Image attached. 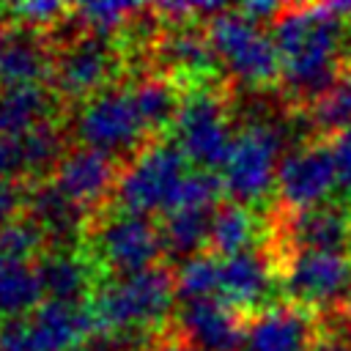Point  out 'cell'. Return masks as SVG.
<instances>
[{
  "label": "cell",
  "instance_id": "cell-1",
  "mask_svg": "<svg viewBox=\"0 0 351 351\" xmlns=\"http://www.w3.org/2000/svg\"><path fill=\"white\" fill-rule=\"evenodd\" d=\"M346 3L285 5L271 27L282 60V85L299 104H313L343 71Z\"/></svg>",
  "mask_w": 351,
  "mask_h": 351
},
{
  "label": "cell",
  "instance_id": "cell-2",
  "mask_svg": "<svg viewBox=\"0 0 351 351\" xmlns=\"http://www.w3.org/2000/svg\"><path fill=\"white\" fill-rule=\"evenodd\" d=\"M176 299V277L165 266H154L129 277L104 280L88 307L96 335L107 332H154Z\"/></svg>",
  "mask_w": 351,
  "mask_h": 351
},
{
  "label": "cell",
  "instance_id": "cell-3",
  "mask_svg": "<svg viewBox=\"0 0 351 351\" xmlns=\"http://www.w3.org/2000/svg\"><path fill=\"white\" fill-rule=\"evenodd\" d=\"M189 159L170 137H156L145 148H140L123 167L112 192V203L118 211L148 217L154 211H167L173 195L181 184Z\"/></svg>",
  "mask_w": 351,
  "mask_h": 351
},
{
  "label": "cell",
  "instance_id": "cell-4",
  "mask_svg": "<svg viewBox=\"0 0 351 351\" xmlns=\"http://www.w3.org/2000/svg\"><path fill=\"white\" fill-rule=\"evenodd\" d=\"M71 129L80 145L104 151L121 159L123 165L140 148L156 140L137 110L132 88H118V85H110L101 93L82 101L77 107Z\"/></svg>",
  "mask_w": 351,
  "mask_h": 351
},
{
  "label": "cell",
  "instance_id": "cell-5",
  "mask_svg": "<svg viewBox=\"0 0 351 351\" xmlns=\"http://www.w3.org/2000/svg\"><path fill=\"white\" fill-rule=\"evenodd\" d=\"M285 145V126L269 118L250 121L236 132L230 154L222 165V186L233 203L255 206L274 192L280 151Z\"/></svg>",
  "mask_w": 351,
  "mask_h": 351
},
{
  "label": "cell",
  "instance_id": "cell-6",
  "mask_svg": "<svg viewBox=\"0 0 351 351\" xmlns=\"http://www.w3.org/2000/svg\"><path fill=\"white\" fill-rule=\"evenodd\" d=\"M88 230H90V244L85 250L99 263L104 280L129 277V274L154 269L165 255L159 225H154L148 217H140V214H129L118 208L107 214L104 208L90 222Z\"/></svg>",
  "mask_w": 351,
  "mask_h": 351
},
{
  "label": "cell",
  "instance_id": "cell-7",
  "mask_svg": "<svg viewBox=\"0 0 351 351\" xmlns=\"http://www.w3.org/2000/svg\"><path fill=\"white\" fill-rule=\"evenodd\" d=\"M208 41L225 69L244 85L263 88L282 77V60L271 33L241 16L233 5L206 22Z\"/></svg>",
  "mask_w": 351,
  "mask_h": 351
},
{
  "label": "cell",
  "instance_id": "cell-8",
  "mask_svg": "<svg viewBox=\"0 0 351 351\" xmlns=\"http://www.w3.org/2000/svg\"><path fill=\"white\" fill-rule=\"evenodd\" d=\"M173 140L197 170H222L236 140L228 99L214 85L186 90L173 123Z\"/></svg>",
  "mask_w": 351,
  "mask_h": 351
},
{
  "label": "cell",
  "instance_id": "cell-9",
  "mask_svg": "<svg viewBox=\"0 0 351 351\" xmlns=\"http://www.w3.org/2000/svg\"><path fill=\"white\" fill-rule=\"evenodd\" d=\"M121 63L123 60L112 38L77 30L66 38V44L55 47L49 88L60 104H82L110 88L112 77L121 71Z\"/></svg>",
  "mask_w": 351,
  "mask_h": 351
},
{
  "label": "cell",
  "instance_id": "cell-10",
  "mask_svg": "<svg viewBox=\"0 0 351 351\" xmlns=\"http://www.w3.org/2000/svg\"><path fill=\"white\" fill-rule=\"evenodd\" d=\"M280 285L288 302L307 310H324L343 304L351 293V255L348 252H318L296 250L280 261Z\"/></svg>",
  "mask_w": 351,
  "mask_h": 351
},
{
  "label": "cell",
  "instance_id": "cell-11",
  "mask_svg": "<svg viewBox=\"0 0 351 351\" xmlns=\"http://www.w3.org/2000/svg\"><path fill=\"white\" fill-rule=\"evenodd\" d=\"M337 186L340 178L329 143H304L282 156L274 195L282 214H299L326 206L329 195Z\"/></svg>",
  "mask_w": 351,
  "mask_h": 351
},
{
  "label": "cell",
  "instance_id": "cell-12",
  "mask_svg": "<svg viewBox=\"0 0 351 351\" xmlns=\"http://www.w3.org/2000/svg\"><path fill=\"white\" fill-rule=\"evenodd\" d=\"M121 167L123 162L104 151L74 145L63 154L49 181L93 222L107 208V197L115 192Z\"/></svg>",
  "mask_w": 351,
  "mask_h": 351
},
{
  "label": "cell",
  "instance_id": "cell-13",
  "mask_svg": "<svg viewBox=\"0 0 351 351\" xmlns=\"http://www.w3.org/2000/svg\"><path fill=\"white\" fill-rule=\"evenodd\" d=\"M151 52L162 66L159 74L176 80L178 85H189V90L206 88V82L219 77V58L208 41V33L192 22L167 25L151 38Z\"/></svg>",
  "mask_w": 351,
  "mask_h": 351
},
{
  "label": "cell",
  "instance_id": "cell-14",
  "mask_svg": "<svg viewBox=\"0 0 351 351\" xmlns=\"http://www.w3.org/2000/svg\"><path fill=\"white\" fill-rule=\"evenodd\" d=\"M27 351H80L85 340L96 335V324L88 302H55L44 299L30 313L19 315Z\"/></svg>",
  "mask_w": 351,
  "mask_h": 351
},
{
  "label": "cell",
  "instance_id": "cell-15",
  "mask_svg": "<svg viewBox=\"0 0 351 351\" xmlns=\"http://www.w3.org/2000/svg\"><path fill=\"white\" fill-rule=\"evenodd\" d=\"M321 340L313 310L277 302L250 315L241 351H313Z\"/></svg>",
  "mask_w": 351,
  "mask_h": 351
},
{
  "label": "cell",
  "instance_id": "cell-16",
  "mask_svg": "<svg viewBox=\"0 0 351 351\" xmlns=\"http://www.w3.org/2000/svg\"><path fill=\"white\" fill-rule=\"evenodd\" d=\"M247 318L222 299L181 302L176 313V335L197 351H241Z\"/></svg>",
  "mask_w": 351,
  "mask_h": 351
},
{
  "label": "cell",
  "instance_id": "cell-17",
  "mask_svg": "<svg viewBox=\"0 0 351 351\" xmlns=\"http://www.w3.org/2000/svg\"><path fill=\"white\" fill-rule=\"evenodd\" d=\"M277 282H280V263L274 252L250 250L233 258H222L217 299H222L239 313L255 315L263 307H269V299L274 296Z\"/></svg>",
  "mask_w": 351,
  "mask_h": 351
},
{
  "label": "cell",
  "instance_id": "cell-18",
  "mask_svg": "<svg viewBox=\"0 0 351 351\" xmlns=\"http://www.w3.org/2000/svg\"><path fill=\"white\" fill-rule=\"evenodd\" d=\"M55 47L44 30L3 19L0 22V90L41 85L52 77Z\"/></svg>",
  "mask_w": 351,
  "mask_h": 351
},
{
  "label": "cell",
  "instance_id": "cell-19",
  "mask_svg": "<svg viewBox=\"0 0 351 351\" xmlns=\"http://www.w3.org/2000/svg\"><path fill=\"white\" fill-rule=\"evenodd\" d=\"M44 299L85 304L104 282L99 263L82 247H49L36 263Z\"/></svg>",
  "mask_w": 351,
  "mask_h": 351
},
{
  "label": "cell",
  "instance_id": "cell-20",
  "mask_svg": "<svg viewBox=\"0 0 351 351\" xmlns=\"http://www.w3.org/2000/svg\"><path fill=\"white\" fill-rule=\"evenodd\" d=\"M277 247H285V250H271L277 261L296 250L346 252V247H351V211L326 203L310 211L282 214Z\"/></svg>",
  "mask_w": 351,
  "mask_h": 351
},
{
  "label": "cell",
  "instance_id": "cell-21",
  "mask_svg": "<svg viewBox=\"0 0 351 351\" xmlns=\"http://www.w3.org/2000/svg\"><path fill=\"white\" fill-rule=\"evenodd\" d=\"M58 96L47 85H19L0 90V137H22L30 129L55 121Z\"/></svg>",
  "mask_w": 351,
  "mask_h": 351
},
{
  "label": "cell",
  "instance_id": "cell-22",
  "mask_svg": "<svg viewBox=\"0 0 351 351\" xmlns=\"http://www.w3.org/2000/svg\"><path fill=\"white\" fill-rule=\"evenodd\" d=\"M258 236H261L258 214L250 206L228 200L214 211L211 233H208V252H214L217 258H233V255L255 250Z\"/></svg>",
  "mask_w": 351,
  "mask_h": 351
},
{
  "label": "cell",
  "instance_id": "cell-23",
  "mask_svg": "<svg viewBox=\"0 0 351 351\" xmlns=\"http://www.w3.org/2000/svg\"><path fill=\"white\" fill-rule=\"evenodd\" d=\"M132 93H134L137 110L154 137L173 129L181 101H184L181 85L176 80H170L165 74H145L132 85Z\"/></svg>",
  "mask_w": 351,
  "mask_h": 351
},
{
  "label": "cell",
  "instance_id": "cell-24",
  "mask_svg": "<svg viewBox=\"0 0 351 351\" xmlns=\"http://www.w3.org/2000/svg\"><path fill=\"white\" fill-rule=\"evenodd\" d=\"M217 208H173V211H167L159 225L162 241H165V255H173L181 261L200 255V250L208 247L211 219H214Z\"/></svg>",
  "mask_w": 351,
  "mask_h": 351
},
{
  "label": "cell",
  "instance_id": "cell-25",
  "mask_svg": "<svg viewBox=\"0 0 351 351\" xmlns=\"http://www.w3.org/2000/svg\"><path fill=\"white\" fill-rule=\"evenodd\" d=\"M41 282L33 263L11 261L0 255V321L30 313L41 304Z\"/></svg>",
  "mask_w": 351,
  "mask_h": 351
},
{
  "label": "cell",
  "instance_id": "cell-26",
  "mask_svg": "<svg viewBox=\"0 0 351 351\" xmlns=\"http://www.w3.org/2000/svg\"><path fill=\"white\" fill-rule=\"evenodd\" d=\"M307 121L321 134H340L351 129V66H343L340 77L313 101L307 104Z\"/></svg>",
  "mask_w": 351,
  "mask_h": 351
},
{
  "label": "cell",
  "instance_id": "cell-27",
  "mask_svg": "<svg viewBox=\"0 0 351 351\" xmlns=\"http://www.w3.org/2000/svg\"><path fill=\"white\" fill-rule=\"evenodd\" d=\"M176 277V299L178 302H195V299H211L219 293V277H222V258L214 252H200L173 271Z\"/></svg>",
  "mask_w": 351,
  "mask_h": 351
},
{
  "label": "cell",
  "instance_id": "cell-28",
  "mask_svg": "<svg viewBox=\"0 0 351 351\" xmlns=\"http://www.w3.org/2000/svg\"><path fill=\"white\" fill-rule=\"evenodd\" d=\"M143 8L145 5L115 3V0H107V3H80V5H71V22L77 25V30L112 38L123 27H129Z\"/></svg>",
  "mask_w": 351,
  "mask_h": 351
},
{
  "label": "cell",
  "instance_id": "cell-29",
  "mask_svg": "<svg viewBox=\"0 0 351 351\" xmlns=\"http://www.w3.org/2000/svg\"><path fill=\"white\" fill-rule=\"evenodd\" d=\"M49 250V236L44 233V228L22 214L16 217L14 222H8L3 230H0V255L3 258H11V261H25V263H36L44 252Z\"/></svg>",
  "mask_w": 351,
  "mask_h": 351
},
{
  "label": "cell",
  "instance_id": "cell-30",
  "mask_svg": "<svg viewBox=\"0 0 351 351\" xmlns=\"http://www.w3.org/2000/svg\"><path fill=\"white\" fill-rule=\"evenodd\" d=\"M71 5L58 3V0H33V3H11L5 5V19L44 30L52 25H60V16H69Z\"/></svg>",
  "mask_w": 351,
  "mask_h": 351
},
{
  "label": "cell",
  "instance_id": "cell-31",
  "mask_svg": "<svg viewBox=\"0 0 351 351\" xmlns=\"http://www.w3.org/2000/svg\"><path fill=\"white\" fill-rule=\"evenodd\" d=\"M30 184L33 181H25V178H5V181H0V230L8 222H14L16 217L25 214Z\"/></svg>",
  "mask_w": 351,
  "mask_h": 351
},
{
  "label": "cell",
  "instance_id": "cell-32",
  "mask_svg": "<svg viewBox=\"0 0 351 351\" xmlns=\"http://www.w3.org/2000/svg\"><path fill=\"white\" fill-rule=\"evenodd\" d=\"M332 156H335V167H337V178H340V189L351 195V129L340 132L332 137L329 143Z\"/></svg>",
  "mask_w": 351,
  "mask_h": 351
},
{
  "label": "cell",
  "instance_id": "cell-33",
  "mask_svg": "<svg viewBox=\"0 0 351 351\" xmlns=\"http://www.w3.org/2000/svg\"><path fill=\"white\" fill-rule=\"evenodd\" d=\"M241 16H247L250 22H255V25H261L263 27V22H277V16L285 11V5L282 3H263V0H252V3H241V5H233Z\"/></svg>",
  "mask_w": 351,
  "mask_h": 351
},
{
  "label": "cell",
  "instance_id": "cell-34",
  "mask_svg": "<svg viewBox=\"0 0 351 351\" xmlns=\"http://www.w3.org/2000/svg\"><path fill=\"white\" fill-rule=\"evenodd\" d=\"M5 178H22L19 145L11 137H0V181Z\"/></svg>",
  "mask_w": 351,
  "mask_h": 351
},
{
  "label": "cell",
  "instance_id": "cell-35",
  "mask_svg": "<svg viewBox=\"0 0 351 351\" xmlns=\"http://www.w3.org/2000/svg\"><path fill=\"white\" fill-rule=\"evenodd\" d=\"M148 351H197V348H192L181 335H162V337H156L151 346H148Z\"/></svg>",
  "mask_w": 351,
  "mask_h": 351
},
{
  "label": "cell",
  "instance_id": "cell-36",
  "mask_svg": "<svg viewBox=\"0 0 351 351\" xmlns=\"http://www.w3.org/2000/svg\"><path fill=\"white\" fill-rule=\"evenodd\" d=\"M313 351H351V337H340V335H321V340L315 343Z\"/></svg>",
  "mask_w": 351,
  "mask_h": 351
},
{
  "label": "cell",
  "instance_id": "cell-37",
  "mask_svg": "<svg viewBox=\"0 0 351 351\" xmlns=\"http://www.w3.org/2000/svg\"><path fill=\"white\" fill-rule=\"evenodd\" d=\"M340 313H343V321H346V326H348V332H351V293L343 299V304H340Z\"/></svg>",
  "mask_w": 351,
  "mask_h": 351
},
{
  "label": "cell",
  "instance_id": "cell-38",
  "mask_svg": "<svg viewBox=\"0 0 351 351\" xmlns=\"http://www.w3.org/2000/svg\"><path fill=\"white\" fill-rule=\"evenodd\" d=\"M346 16H348V22H351V3H346Z\"/></svg>",
  "mask_w": 351,
  "mask_h": 351
}]
</instances>
